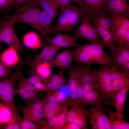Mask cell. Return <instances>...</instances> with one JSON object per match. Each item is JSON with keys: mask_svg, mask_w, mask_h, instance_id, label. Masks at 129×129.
Listing matches in <instances>:
<instances>
[{"mask_svg": "<svg viewBox=\"0 0 129 129\" xmlns=\"http://www.w3.org/2000/svg\"><path fill=\"white\" fill-rule=\"evenodd\" d=\"M101 43H91L79 45L73 50L74 59L78 63L91 65L93 64L111 67L109 56L105 52Z\"/></svg>", "mask_w": 129, "mask_h": 129, "instance_id": "1", "label": "cell"}, {"mask_svg": "<svg viewBox=\"0 0 129 129\" xmlns=\"http://www.w3.org/2000/svg\"><path fill=\"white\" fill-rule=\"evenodd\" d=\"M30 60L27 57L24 60L21 59L16 70L10 77L0 81V100L11 110L20 122L22 119L19 115L15 103V83L18 80L22 72V67L27 64Z\"/></svg>", "mask_w": 129, "mask_h": 129, "instance_id": "2", "label": "cell"}, {"mask_svg": "<svg viewBox=\"0 0 129 129\" xmlns=\"http://www.w3.org/2000/svg\"><path fill=\"white\" fill-rule=\"evenodd\" d=\"M91 79L94 88L105 103L113 104L115 94L108 67L103 65L98 70H92Z\"/></svg>", "mask_w": 129, "mask_h": 129, "instance_id": "3", "label": "cell"}, {"mask_svg": "<svg viewBox=\"0 0 129 129\" xmlns=\"http://www.w3.org/2000/svg\"><path fill=\"white\" fill-rule=\"evenodd\" d=\"M85 12L84 7H78L70 3L61 13L56 24L52 26L51 33L57 35L70 32L78 24Z\"/></svg>", "mask_w": 129, "mask_h": 129, "instance_id": "4", "label": "cell"}, {"mask_svg": "<svg viewBox=\"0 0 129 129\" xmlns=\"http://www.w3.org/2000/svg\"><path fill=\"white\" fill-rule=\"evenodd\" d=\"M40 6L36 4L25 5L15 7L16 11L11 15H5L14 24L19 22L26 24L39 32L38 18L41 11Z\"/></svg>", "mask_w": 129, "mask_h": 129, "instance_id": "5", "label": "cell"}, {"mask_svg": "<svg viewBox=\"0 0 129 129\" xmlns=\"http://www.w3.org/2000/svg\"><path fill=\"white\" fill-rule=\"evenodd\" d=\"M92 69L89 66H85L83 69L82 88L84 106L101 107L105 105V103L102 99L99 92L94 88L91 79Z\"/></svg>", "mask_w": 129, "mask_h": 129, "instance_id": "6", "label": "cell"}, {"mask_svg": "<svg viewBox=\"0 0 129 129\" xmlns=\"http://www.w3.org/2000/svg\"><path fill=\"white\" fill-rule=\"evenodd\" d=\"M112 25V31L116 47L126 43L129 45V19L117 13L110 14Z\"/></svg>", "mask_w": 129, "mask_h": 129, "instance_id": "7", "label": "cell"}, {"mask_svg": "<svg viewBox=\"0 0 129 129\" xmlns=\"http://www.w3.org/2000/svg\"><path fill=\"white\" fill-rule=\"evenodd\" d=\"M1 29L0 37L2 42L17 51L23 53L25 51L22 48L14 28L13 23L5 15L1 19Z\"/></svg>", "mask_w": 129, "mask_h": 129, "instance_id": "8", "label": "cell"}, {"mask_svg": "<svg viewBox=\"0 0 129 129\" xmlns=\"http://www.w3.org/2000/svg\"><path fill=\"white\" fill-rule=\"evenodd\" d=\"M91 20L89 15L85 12L73 35L77 38L85 39L91 43H101V38L92 24Z\"/></svg>", "mask_w": 129, "mask_h": 129, "instance_id": "9", "label": "cell"}, {"mask_svg": "<svg viewBox=\"0 0 129 129\" xmlns=\"http://www.w3.org/2000/svg\"><path fill=\"white\" fill-rule=\"evenodd\" d=\"M44 99H37L31 101L24 106L17 107V108L22 112L23 119L32 121L38 126L44 118Z\"/></svg>", "mask_w": 129, "mask_h": 129, "instance_id": "10", "label": "cell"}, {"mask_svg": "<svg viewBox=\"0 0 129 129\" xmlns=\"http://www.w3.org/2000/svg\"><path fill=\"white\" fill-rule=\"evenodd\" d=\"M105 105L90 106L88 109L89 123L93 129H111L109 117L105 114Z\"/></svg>", "mask_w": 129, "mask_h": 129, "instance_id": "11", "label": "cell"}, {"mask_svg": "<svg viewBox=\"0 0 129 129\" xmlns=\"http://www.w3.org/2000/svg\"><path fill=\"white\" fill-rule=\"evenodd\" d=\"M71 108L68 110L65 123H74L77 125L81 129H87V118L88 109L78 104L68 102Z\"/></svg>", "mask_w": 129, "mask_h": 129, "instance_id": "12", "label": "cell"}, {"mask_svg": "<svg viewBox=\"0 0 129 129\" xmlns=\"http://www.w3.org/2000/svg\"><path fill=\"white\" fill-rule=\"evenodd\" d=\"M129 0H106L101 11L109 14L117 13L129 18Z\"/></svg>", "mask_w": 129, "mask_h": 129, "instance_id": "13", "label": "cell"}, {"mask_svg": "<svg viewBox=\"0 0 129 129\" xmlns=\"http://www.w3.org/2000/svg\"><path fill=\"white\" fill-rule=\"evenodd\" d=\"M83 64L71 65L68 68L69 77L66 85L71 92L82 87L83 77Z\"/></svg>", "mask_w": 129, "mask_h": 129, "instance_id": "14", "label": "cell"}, {"mask_svg": "<svg viewBox=\"0 0 129 129\" xmlns=\"http://www.w3.org/2000/svg\"><path fill=\"white\" fill-rule=\"evenodd\" d=\"M108 70L115 95L123 88L129 86V73L111 67H108Z\"/></svg>", "mask_w": 129, "mask_h": 129, "instance_id": "15", "label": "cell"}, {"mask_svg": "<svg viewBox=\"0 0 129 129\" xmlns=\"http://www.w3.org/2000/svg\"><path fill=\"white\" fill-rule=\"evenodd\" d=\"M53 20L42 9L39 14L38 18L39 32L42 37L43 46L47 44L48 40L50 37L52 23Z\"/></svg>", "mask_w": 129, "mask_h": 129, "instance_id": "16", "label": "cell"}, {"mask_svg": "<svg viewBox=\"0 0 129 129\" xmlns=\"http://www.w3.org/2000/svg\"><path fill=\"white\" fill-rule=\"evenodd\" d=\"M73 50H64L55 56L50 63L51 67L62 70L67 69L71 65L74 59Z\"/></svg>", "mask_w": 129, "mask_h": 129, "instance_id": "17", "label": "cell"}, {"mask_svg": "<svg viewBox=\"0 0 129 129\" xmlns=\"http://www.w3.org/2000/svg\"><path fill=\"white\" fill-rule=\"evenodd\" d=\"M93 22L95 29L101 38V43L104 46L109 48L110 52L115 50L116 45L112 30L104 28L96 22Z\"/></svg>", "mask_w": 129, "mask_h": 129, "instance_id": "18", "label": "cell"}, {"mask_svg": "<svg viewBox=\"0 0 129 129\" xmlns=\"http://www.w3.org/2000/svg\"><path fill=\"white\" fill-rule=\"evenodd\" d=\"M44 101L43 114L44 119L46 120L51 119L61 114L66 104L49 102L45 101L44 99Z\"/></svg>", "mask_w": 129, "mask_h": 129, "instance_id": "19", "label": "cell"}, {"mask_svg": "<svg viewBox=\"0 0 129 129\" xmlns=\"http://www.w3.org/2000/svg\"><path fill=\"white\" fill-rule=\"evenodd\" d=\"M109 56L111 61V67L129 73V62L125 60L116 48L110 52Z\"/></svg>", "mask_w": 129, "mask_h": 129, "instance_id": "20", "label": "cell"}, {"mask_svg": "<svg viewBox=\"0 0 129 129\" xmlns=\"http://www.w3.org/2000/svg\"><path fill=\"white\" fill-rule=\"evenodd\" d=\"M17 51L9 47L0 56L1 61L5 67L11 68L19 63V58Z\"/></svg>", "mask_w": 129, "mask_h": 129, "instance_id": "21", "label": "cell"}, {"mask_svg": "<svg viewBox=\"0 0 129 129\" xmlns=\"http://www.w3.org/2000/svg\"><path fill=\"white\" fill-rule=\"evenodd\" d=\"M129 89V86L123 88L116 94L113 104L116 108L115 113L120 117L124 118L123 111L126 95Z\"/></svg>", "mask_w": 129, "mask_h": 129, "instance_id": "22", "label": "cell"}, {"mask_svg": "<svg viewBox=\"0 0 129 129\" xmlns=\"http://www.w3.org/2000/svg\"><path fill=\"white\" fill-rule=\"evenodd\" d=\"M105 110L109 115V122L111 129H129V123L124 119L108 108H105Z\"/></svg>", "mask_w": 129, "mask_h": 129, "instance_id": "23", "label": "cell"}, {"mask_svg": "<svg viewBox=\"0 0 129 129\" xmlns=\"http://www.w3.org/2000/svg\"><path fill=\"white\" fill-rule=\"evenodd\" d=\"M68 106V103L65 105L63 112L61 114L50 120H45L48 129H61L65 123Z\"/></svg>", "mask_w": 129, "mask_h": 129, "instance_id": "24", "label": "cell"}, {"mask_svg": "<svg viewBox=\"0 0 129 129\" xmlns=\"http://www.w3.org/2000/svg\"><path fill=\"white\" fill-rule=\"evenodd\" d=\"M38 4L53 20L55 18L59 7L54 0H38Z\"/></svg>", "mask_w": 129, "mask_h": 129, "instance_id": "25", "label": "cell"}, {"mask_svg": "<svg viewBox=\"0 0 129 129\" xmlns=\"http://www.w3.org/2000/svg\"><path fill=\"white\" fill-rule=\"evenodd\" d=\"M90 16L93 22L97 23L102 27L107 29H111L112 23L110 14L100 11Z\"/></svg>", "mask_w": 129, "mask_h": 129, "instance_id": "26", "label": "cell"}, {"mask_svg": "<svg viewBox=\"0 0 129 129\" xmlns=\"http://www.w3.org/2000/svg\"><path fill=\"white\" fill-rule=\"evenodd\" d=\"M22 42L26 47L33 49H38L41 46L38 35L34 31H31L26 34L23 38Z\"/></svg>", "mask_w": 129, "mask_h": 129, "instance_id": "27", "label": "cell"}, {"mask_svg": "<svg viewBox=\"0 0 129 129\" xmlns=\"http://www.w3.org/2000/svg\"><path fill=\"white\" fill-rule=\"evenodd\" d=\"M106 0H83L85 12L90 16L100 11Z\"/></svg>", "mask_w": 129, "mask_h": 129, "instance_id": "28", "label": "cell"}, {"mask_svg": "<svg viewBox=\"0 0 129 129\" xmlns=\"http://www.w3.org/2000/svg\"><path fill=\"white\" fill-rule=\"evenodd\" d=\"M43 48L40 53L32 61H30L27 64L30 67L29 72L30 74L35 70L36 67L43 62L45 57L50 49L51 45L47 44L43 46Z\"/></svg>", "mask_w": 129, "mask_h": 129, "instance_id": "29", "label": "cell"}, {"mask_svg": "<svg viewBox=\"0 0 129 129\" xmlns=\"http://www.w3.org/2000/svg\"><path fill=\"white\" fill-rule=\"evenodd\" d=\"M51 67L50 64L43 62L36 67V71L42 81H44L51 75Z\"/></svg>", "mask_w": 129, "mask_h": 129, "instance_id": "30", "label": "cell"}, {"mask_svg": "<svg viewBox=\"0 0 129 129\" xmlns=\"http://www.w3.org/2000/svg\"><path fill=\"white\" fill-rule=\"evenodd\" d=\"M13 114L11 110L4 104L0 108V123L5 125V124H7L11 118Z\"/></svg>", "mask_w": 129, "mask_h": 129, "instance_id": "31", "label": "cell"}, {"mask_svg": "<svg viewBox=\"0 0 129 129\" xmlns=\"http://www.w3.org/2000/svg\"><path fill=\"white\" fill-rule=\"evenodd\" d=\"M44 83L49 82H54L58 83L62 86L65 84V79L62 70H60L57 73L51 75L44 81Z\"/></svg>", "mask_w": 129, "mask_h": 129, "instance_id": "32", "label": "cell"}, {"mask_svg": "<svg viewBox=\"0 0 129 129\" xmlns=\"http://www.w3.org/2000/svg\"><path fill=\"white\" fill-rule=\"evenodd\" d=\"M18 85L25 89L27 91H31L38 93L39 92L36 90L32 85L29 83L23 76L22 72L18 79Z\"/></svg>", "mask_w": 129, "mask_h": 129, "instance_id": "33", "label": "cell"}, {"mask_svg": "<svg viewBox=\"0 0 129 129\" xmlns=\"http://www.w3.org/2000/svg\"><path fill=\"white\" fill-rule=\"evenodd\" d=\"M77 38L76 36L72 35L63 41L58 43L56 45L61 48L65 47L68 48L71 47L76 48L80 45L76 42Z\"/></svg>", "mask_w": 129, "mask_h": 129, "instance_id": "34", "label": "cell"}, {"mask_svg": "<svg viewBox=\"0 0 129 129\" xmlns=\"http://www.w3.org/2000/svg\"><path fill=\"white\" fill-rule=\"evenodd\" d=\"M61 48L57 45H51L50 49L45 57L44 62L50 64L56 54L60 50Z\"/></svg>", "mask_w": 129, "mask_h": 129, "instance_id": "35", "label": "cell"}, {"mask_svg": "<svg viewBox=\"0 0 129 129\" xmlns=\"http://www.w3.org/2000/svg\"><path fill=\"white\" fill-rule=\"evenodd\" d=\"M71 36L70 33L67 34H59L54 37H50L48 41L47 44L49 45H56L58 43L63 41Z\"/></svg>", "mask_w": 129, "mask_h": 129, "instance_id": "36", "label": "cell"}, {"mask_svg": "<svg viewBox=\"0 0 129 129\" xmlns=\"http://www.w3.org/2000/svg\"><path fill=\"white\" fill-rule=\"evenodd\" d=\"M116 49L125 60L129 62V45L124 43L117 46Z\"/></svg>", "mask_w": 129, "mask_h": 129, "instance_id": "37", "label": "cell"}, {"mask_svg": "<svg viewBox=\"0 0 129 129\" xmlns=\"http://www.w3.org/2000/svg\"><path fill=\"white\" fill-rule=\"evenodd\" d=\"M15 94L19 96L27 104L32 101L29 98L27 91L23 88L18 85L16 88Z\"/></svg>", "mask_w": 129, "mask_h": 129, "instance_id": "38", "label": "cell"}, {"mask_svg": "<svg viewBox=\"0 0 129 129\" xmlns=\"http://www.w3.org/2000/svg\"><path fill=\"white\" fill-rule=\"evenodd\" d=\"M4 128L6 129H21L20 124L16 116L14 114L8 124L5 125Z\"/></svg>", "mask_w": 129, "mask_h": 129, "instance_id": "39", "label": "cell"}, {"mask_svg": "<svg viewBox=\"0 0 129 129\" xmlns=\"http://www.w3.org/2000/svg\"><path fill=\"white\" fill-rule=\"evenodd\" d=\"M21 129H39L38 124L33 122L22 119L20 124Z\"/></svg>", "mask_w": 129, "mask_h": 129, "instance_id": "40", "label": "cell"}, {"mask_svg": "<svg viewBox=\"0 0 129 129\" xmlns=\"http://www.w3.org/2000/svg\"><path fill=\"white\" fill-rule=\"evenodd\" d=\"M10 68L5 67L0 59V81L7 78L10 73Z\"/></svg>", "mask_w": 129, "mask_h": 129, "instance_id": "41", "label": "cell"}, {"mask_svg": "<svg viewBox=\"0 0 129 129\" xmlns=\"http://www.w3.org/2000/svg\"><path fill=\"white\" fill-rule=\"evenodd\" d=\"M30 74V77L27 79L28 82L31 85L34 84L38 82H41L42 81L36 70Z\"/></svg>", "mask_w": 129, "mask_h": 129, "instance_id": "42", "label": "cell"}, {"mask_svg": "<svg viewBox=\"0 0 129 129\" xmlns=\"http://www.w3.org/2000/svg\"><path fill=\"white\" fill-rule=\"evenodd\" d=\"M38 0H14L13 6L15 7L27 4H36L38 5Z\"/></svg>", "mask_w": 129, "mask_h": 129, "instance_id": "43", "label": "cell"}, {"mask_svg": "<svg viewBox=\"0 0 129 129\" xmlns=\"http://www.w3.org/2000/svg\"><path fill=\"white\" fill-rule=\"evenodd\" d=\"M58 91L54 94L56 96L58 102L62 104H66L68 103V99L63 93Z\"/></svg>", "mask_w": 129, "mask_h": 129, "instance_id": "44", "label": "cell"}, {"mask_svg": "<svg viewBox=\"0 0 129 129\" xmlns=\"http://www.w3.org/2000/svg\"><path fill=\"white\" fill-rule=\"evenodd\" d=\"M46 83L47 90L51 91L58 90L62 86L58 83L54 82H49Z\"/></svg>", "mask_w": 129, "mask_h": 129, "instance_id": "45", "label": "cell"}, {"mask_svg": "<svg viewBox=\"0 0 129 129\" xmlns=\"http://www.w3.org/2000/svg\"><path fill=\"white\" fill-rule=\"evenodd\" d=\"M61 8V12L70 3V0H54Z\"/></svg>", "mask_w": 129, "mask_h": 129, "instance_id": "46", "label": "cell"}, {"mask_svg": "<svg viewBox=\"0 0 129 129\" xmlns=\"http://www.w3.org/2000/svg\"><path fill=\"white\" fill-rule=\"evenodd\" d=\"M14 3V0H0V8L2 10L10 5H13Z\"/></svg>", "mask_w": 129, "mask_h": 129, "instance_id": "47", "label": "cell"}, {"mask_svg": "<svg viewBox=\"0 0 129 129\" xmlns=\"http://www.w3.org/2000/svg\"><path fill=\"white\" fill-rule=\"evenodd\" d=\"M48 91L46 98L44 99L45 101L52 102H58L56 96L54 94H52L51 91L48 90Z\"/></svg>", "mask_w": 129, "mask_h": 129, "instance_id": "48", "label": "cell"}, {"mask_svg": "<svg viewBox=\"0 0 129 129\" xmlns=\"http://www.w3.org/2000/svg\"><path fill=\"white\" fill-rule=\"evenodd\" d=\"M35 89L39 92L40 91H44L47 90L46 83H43L41 82H38L34 84L33 86Z\"/></svg>", "mask_w": 129, "mask_h": 129, "instance_id": "49", "label": "cell"}, {"mask_svg": "<svg viewBox=\"0 0 129 129\" xmlns=\"http://www.w3.org/2000/svg\"><path fill=\"white\" fill-rule=\"evenodd\" d=\"M61 129H81V128L75 123L70 122L65 123Z\"/></svg>", "mask_w": 129, "mask_h": 129, "instance_id": "50", "label": "cell"}, {"mask_svg": "<svg viewBox=\"0 0 129 129\" xmlns=\"http://www.w3.org/2000/svg\"><path fill=\"white\" fill-rule=\"evenodd\" d=\"M58 91L61 92L66 96L68 99L69 100L70 96L71 91L67 88L66 85L65 84L62 86Z\"/></svg>", "mask_w": 129, "mask_h": 129, "instance_id": "51", "label": "cell"}, {"mask_svg": "<svg viewBox=\"0 0 129 129\" xmlns=\"http://www.w3.org/2000/svg\"><path fill=\"white\" fill-rule=\"evenodd\" d=\"M27 92L29 98L31 101L38 99V93L31 91H27Z\"/></svg>", "mask_w": 129, "mask_h": 129, "instance_id": "52", "label": "cell"}, {"mask_svg": "<svg viewBox=\"0 0 129 129\" xmlns=\"http://www.w3.org/2000/svg\"><path fill=\"white\" fill-rule=\"evenodd\" d=\"M76 2L80 6H82L83 5V0H70Z\"/></svg>", "mask_w": 129, "mask_h": 129, "instance_id": "53", "label": "cell"}, {"mask_svg": "<svg viewBox=\"0 0 129 129\" xmlns=\"http://www.w3.org/2000/svg\"><path fill=\"white\" fill-rule=\"evenodd\" d=\"M1 19H0V45L1 43L2 42V41L1 40V39L0 37V32H1Z\"/></svg>", "mask_w": 129, "mask_h": 129, "instance_id": "54", "label": "cell"}, {"mask_svg": "<svg viewBox=\"0 0 129 129\" xmlns=\"http://www.w3.org/2000/svg\"><path fill=\"white\" fill-rule=\"evenodd\" d=\"M4 126L5 125H3L0 123V129L4 128Z\"/></svg>", "mask_w": 129, "mask_h": 129, "instance_id": "55", "label": "cell"}, {"mask_svg": "<svg viewBox=\"0 0 129 129\" xmlns=\"http://www.w3.org/2000/svg\"><path fill=\"white\" fill-rule=\"evenodd\" d=\"M4 104L3 103H2L1 102H0V108Z\"/></svg>", "mask_w": 129, "mask_h": 129, "instance_id": "56", "label": "cell"}, {"mask_svg": "<svg viewBox=\"0 0 129 129\" xmlns=\"http://www.w3.org/2000/svg\"><path fill=\"white\" fill-rule=\"evenodd\" d=\"M2 11V9L0 8V12Z\"/></svg>", "mask_w": 129, "mask_h": 129, "instance_id": "57", "label": "cell"}]
</instances>
